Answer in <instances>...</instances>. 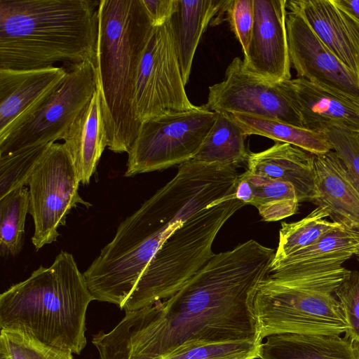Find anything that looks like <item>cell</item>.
I'll return each instance as SVG.
<instances>
[{"mask_svg":"<svg viewBox=\"0 0 359 359\" xmlns=\"http://www.w3.org/2000/svg\"><path fill=\"white\" fill-rule=\"evenodd\" d=\"M276 250L251 239L215 254L177 292L94 335L100 359H156L196 344L262 341L253 303Z\"/></svg>","mask_w":359,"mask_h":359,"instance_id":"cell-1","label":"cell"},{"mask_svg":"<svg viewBox=\"0 0 359 359\" xmlns=\"http://www.w3.org/2000/svg\"><path fill=\"white\" fill-rule=\"evenodd\" d=\"M231 165L194 159L118 225L112 240L83 273L95 300L121 307L165 240L193 215L235 194Z\"/></svg>","mask_w":359,"mask_h":359,"instance_id":"cell-2","label":"cell"},{"mask_svg":"<svg viewBox=\"0 0 359 359\" xmlns=\"http://www.w3.org/2000/svg\"><path fill=\"white\" fill-rule=\"evenodd\" d=\"M96 0H0V69L95 63Z\"/></svg>","mask_w":359,"mask_h":359,"instance_id":"cell-3","label":"cell"},{"mask_svg":"<svg viewBox=\"0 0 359 359\" xmlns=\"http://www.w3.org/2000/svg\"><path fill=\"white\" fill-rule=\"evenodd\" d=\"M95 300L74 256L61 250L0 295L1 330L47 346L80 354L86 345V315Z\"/></svg>","mask_w":359,"mask_h":359,"instance_id":"cell-4","label":"cell"},{"mask_svg":"<svg viewBox=\"0 0 359 359\" xmlns=\"http://www.w3.org/2000/svg\"><path fill=\"white\" fill-rule=\"evenodd\" d=\"M154 29L141 0H100L94 68L107 147L114 153H128L138 135L135 80Z\"/></svg>","mask_w":359,"mask_h":359,"instance_id":"cell-5","label":"cell"},{"mask_svg":"<svg viewBox=\"0 0 359 359\" xmlns=\"http://www.w3.org/2000/svg\"><path fill=\"white\" fill-rule=\"evenodd\" d=\"M351 274L342 266L269 273L259 283L253 303L262 341L280 333L346 334L350 327L336 291Z\"/></svg>","mask_w":359,"mask_h":359,"instance_id":"cell-6","label":"cell"},{"mask_svg":"<svg viewBox=\"0 0 359 359\" xmlns=\"http://www.w3.org/2000/svg\"><path fill=\"white\" fill-rule=\"evenodd\" d=\"M244 205L234 194L186 220L158 249L120 309L133 311L172 296L215 255L216 236Z\"/></svg>","mask_w":359,"mask_h":359,"instance_id":"cell-7","label":"cell"},{"mask_svg":"<svg viewBox=\"0 0 359 359\" xmlns=\"http://www.w3.org/2000/svg\"><path fill=\"white\" fill-rule=\"evenodd\" d=\"M95 90L94 65L86 62L71 65L62 82L0 136V157L63 140Z\"/></svg>","mask_w":359,"mask_h":359,"instance_id":"cell-8","label":"cell"},{"mask_svg":"<svg viewBox=\"0 0 359 359\" xmlns=\"http://www.w3.org/2000/svg\"><path fill=\"white\" fill-rule=\"evenodd\" d=\"M216 116L215 112L202 105L142 121L128 152L124 176L161 170L193 159Z\"/></svg>","mask_w":359,"mask_h":359,"instance_id":"cell-9","label":"cell"},{"mask_svg":"<svg viewBox=\"0 0 359 359\" xmlns=\"http://www.w3.org/2000/svg\"><path fill=\"white\" fill-rule=\"evenodd\" d=\"M81 183L64 143H51L28 181L29 213L34 231L32 242L36 250L57 241L58 228L65 226L70 210L79 204L92 205L79 194Z\"/></svg>","mask_w":359,"mask_h":359,"instance_id":"cell-10","label":"cell"},{"mask_svg":"<svg viewBox=\"0 0 359 359\" xmlns=\"http://www.w3.org/2000/svg\"><path fill=\"white\" fill-rule=\"evenodd\" d=\"M184 86L170 20L154 27L140 60L134 95L137 119L196 109Z\"/></svg>","mask_w":359,"mask_h":359,"instance_id":"cell-11","label":"cell"},{"mask_svg":"<svg viewBox=\"0 0 359 359\" xmlns=\"http://www.w3.org/2000/svg\"><path fill=\"white\" fill-rule=\"evenodd\" d=\"M204 107L215 113L250 115L304 128L297 111L276 83L251 72L238 57L228 65L224 79L209 87Z\"/></svg>","mask_w":359,"mask_h":359,"instance_id":"cell-12","label":"cell"},{"mask_svg":"<svg viewBox=\"0 0 359 359\" xmlns=\"http://www.w3.org/2000/svg\"><path fill=\"white\" fill-rule=\"evenodd\" d=\"M286 29L290 63L299 78L359 97L358 77L323 43L299 13H287Z\"/></svg>","mask_w":359,"mask_h":359,"instance_id":"cell-13","label":"cell"},{"mask_svg":"<svg viewBox=\"0 0 359 359\" xmlns=\"http://www.w3.org/2000/svg\"><path fill=\"white\" fill-rule=\"evenodd\" d=\"M287 0H254V25L243 62L273 83L291 79L286 29Z\"/></svg>","mask_w":359,"mask_h":359,"instance_id":"cell-14","label":"cell"},{"mask_svg":"<svg viewBox=\"0 0 359 359\" xmlns=\"http://www.w3.org/2000/svg\"><path fill=\"white\" fill-rule=\"evenodd\" d=\"M300 116L304 128L322 132L339 127L359 132V97L305 79L276 83Z\"/></svg>","mask_w":359,"mask_h":359,"instance_id":"cell-15","label":"cell"},{"mask_svg":"<svg viewBox=\"0 0 359 359\" xmlns=\"http://www.w3.org/2000/svg\"><path fill=\"white\" fill-rule=\"evenodd\" d=\"M332 54L359 79V23L332 0H289Z\"/></svg>","mask_w":359,"mask_h":359,"instance_id":"cell-16","label":"cell"},{"mask_svg":"<svg viewBox=\"0 0 359 359\" xmlns=\"http://www.w3.org/2000/svg\"><path fill=\"white\" fill-rule=\"evenodd\" d=\"M313 156L318 197L313 203L333 222L359 232V185L333 150Z\"/></svg>","mask_w":359,"mask_h":359,"instance_id":"cell-17","label":"cell"},{"mask_svg":"<svg viewBox=\"0 0 359 359\" xmlns=\"http://www.w3.org/2000/svg\"><path fill=\"white\" fill-rule=\"evenodd\" d=\"M67 74L63 67L0 69V136L39 100L58 86Z\"/></svg>","mask_w":359,"mask_h":359,"instance_id":"cell-18","label":"cell"},{"mask_svg":"<svg viewBox=\"0 0 359 359\" xmlns=\"http://www.w3.org/2000/svg\"><path fill=\"white\" fill-rule=\"evenodd\" d=\"M249 172L287 182L294 187L299 202L318 197L314 156L288 143L276 142L269 149L249 154Z\"/></svg>","mask_w":359,"mask_h":359,"instance_id":"cell-19","label":"cell"},{"mask_svg":"<svg viewBox=\"0 0 359 359\" xmlns=\"http://www.w3.org/2000/svg\"><path fill=\"white\" fill-rule=\"evenodd\" d=\"M63 140L81 183L89 184L102 152L108 146L97 88L91 100L74 121Z\"/></svg>","mask_w":359,"mask_h":359,"instance_id":"cell-20","label":"cell"},{"mask_svg":"<svg viewBox=\"0 0 359 359\" xmlns=\"http://www.w3.org/2000/svg\"><path fill=\"white\" fill-rule=\"evenodd\" d=\"M260 359H358L353 342L346 337L294 333L266 337L259 348Z\"/></svg>","mask_w":359,"mask_h":359,"instance_id":"cell-21","label":"cell"},{"mask_svg":"<svg viewBox=\"0 0 359 359\" xmlns=\"http://www.w3.org/2000/svg\"><path fill=\"white\" fill-rule=\"evenodd\" d=\"M177 1V9L170 18V24L183 82L186 85L201 36L212 20L216 21L217 14L223 15L228 0Z\"/></svg>","mask_w":359,"mask_h":359,"instance_id":"cell-22","label":"cell"},{"mask_svg":"<svg viewBox=\"0 0 359 359\" xmlns=\"http://www.w3.org/2000/svg\"><path fill=\"white\" fill-rule=\"evenodd\" d=\"M235 196L245 205L255 206L266 222H276L298 211L299 201L293 185L253 174L239 175Z\"/></svg>","mask_w":359,"mask_h":359,"instance_id":"cell-23","label":"cell"},{"mask_svg":"<svg viewBox=\"0 0 359 359\" xmlns=\"http://www.w3.org/2000/svg\"><path fill=\"white\" fill-rule=\"evenodd\" d=\"M359 255V232L344 227L325 234L309 247L271 264L270 273L285 269L318 266H342Z\"/></svg>","mask_w":359,"mask_h":359,"instance_id":"cell-24","label":"cell"},{"mask_svg":"<svg viewBox=\"0 0 359 359\" xmlns=\"http://www.w3.org/2000/svg\"><path fill=\"white\" fill-rule=\"evenodd\" d=\"M246 135H257L288 143L318 155L332 150L323 133L287 123L250 115L229 114Z\"/></svg>","mask_w":359,"mask_h":359,"instance_id":"cell-25","label":"cell"},{"mask_svg":"<svg viewBox=\"0 0 359 359\" xmlns=\"http://www.w3.org/2000/svg\"><path fill=\"white\" fill-rule=\"evenodd\" d=\"M215 123L194 160L238 166L247 162L246 135L229 114L216 113Z\"/></svg>","mask_w":359,"mask_h":359,"instance_id":"cell-26","label":"cell"},{"mask_svg":"<svg viewBox=\"0 0 359 359\" xmlns=\"http://www.w3.org/2000/svg\"><path fill=\"white\" fill-rule=\"evenodd\" d=\"M328 217L327 211L323 207L317 206L299 221L282 222L278 245L272 264L310 246L328 232L344 227L337 222L327 219Z\"/></svg>","mask_w":359,"mask_h":359,"instance_id":"cell-27","label":"cell"},{"mask_svg":"<svg viewBox=\"0 0 359 359\" xmlns=\"http://www.w3.org/2000/svg\"><path fill=\"white\" fill-rule=\"evenodd\" d=\"M29 208V189H15L0 198V255L16 256L22 250Z\"/></svg>","mask_w":359,"mask_h":359,"instance_id":"cell-28","label":"cell"},{"mask_svg":"<svg viewBox=\"0 0 359 359\" xmlns=\"http://www.w3.org/2000/svg\"><path fill=\"white\" fill-rule=\"evenodd\" d=\"M50 144L28 147L0 157V198L28 184Z\"/></svg>","mask_w":359,"mask_h":359,"instance_id":"cell-29","label":"cell"},{"mask_svg":"<svg viewBox=\"0 0 359 359\" xmlns=\"http://www.w3.org/2000/svg\"><path fill=\"white\" fill-rule=\"evenodd\" d=\"M260 344L249 341L196 344L180 348L156 359H256L259 358Z\"/></svg>","mask_w":359,"mask_h":359,"instance_id":"cell-30","label":"cell"},{"mask_svg":"<svg viewBox=\"0 0 359 359\" xmlns=\"http://www.w3.org/2000/svg\"><path fill=\"white\" fill-rule=\"evenodd\" d=\"M0 343L12 359H73L71 352L47 346L15 332L1 330Z\"/></svg>","mask_w":359,"mask_h":359,"instance_id":"cell-31","label":"cell"},{"mask_svg":"<svg viewBox=\"0 0 359 359\" xmlns=\"http://www.w3.org/2000/svg\"><path fill=\"white\" fill-rule=\"evenodd\" d=\"M320 133L359 185V132L332 126Z\"/></svg>","mask_w":359,"mask_h":359,"instance_id":"cell-32","label":"cell"},{"mask_svg":"<svg viewBox=\"0 0 359 359\" xmlns=\"http://www.w3.org/2000/svg\"><path fill=\"white\" fill-rule=\"evenodd\" d=\"M225 11L232 32L246 53L254 25V0H228Z\"/></svg>","mask_w":359,"mask_h":359,"instance_id":"cell-33","label":"cell"},{"mask_svg":"<svg viewBox=\"0 0 359 359\" xmlns=\"http://www.w3.org/2000/svg\"><path fill=\"white\" fill-rule=\"evenodd\" d=\"M336 296L350 327L345 337L359 342V273H352L337 289Z\"/></svg>","mask_w":359,"mask_h":359,"instance_id":"cell-34","label":"cell"},{"mask_svg":"<svg viewBox=\"0 0 359 359\" xmlns=\"http://www.w3.org/2000/svg\"><path fill=\"white\" fill-rule=\"evenodd\" d=\"M154 27L170 20L177 9V0H141Z\"/></svg>","mask_w":359,"mask_h":359,"instance_id":"cell-35","label":"cell"},{"mask_svg":"<svg viewBox=\"0 0 359 359\" xmlns=\"http://www.w3.org/2000/svg\"><path fill=\"white\" fill-rule=\"evenodd\" d=\"M332 1L359 23V0H332Z\"/></svg>","mask_w":359,"mask_h":359,"instance_id":"cell-36","label":"cell"},{"mask_svg":"<svg viewBox=\"0 0 359 359\" xmlns=\"http://www.w3.org/2000/svg\"><path fill=\"white\" fill-rule=\"evenodd\" d=\"M0 359H12L3 344L0 343Z\"/></svg>","mask_w":359,"mask_h":359,"instance_id":"cell-37","label":"cell"},{"mask_svg":"<svg viewBox=\"0 0 359 359\" xmlns=\"http://www.w3.org/2000/svg\"><path fill=\"white\" fill-rule=\"evenodd\" d=\"M353 344L356 351L357 358L359 359V342H355Z\"/></svg>","mask_w":359,"mask_h":359,"instance_id":"cell-38","label":"cell"},{"mask_svg":"<svg viewBox=\"0 0 359 359\" xmlns=\"http://www.w3.org/2000/svg\"><path fill=\"white\" fill-rule=\"evenodd\" d=\"M357 257H358V262H359V255H358V256H357Z\"/></svg>","mask_w":359,"mask_h":359,"instance_id":"cell-39","label":"cell"}]
</instances>
